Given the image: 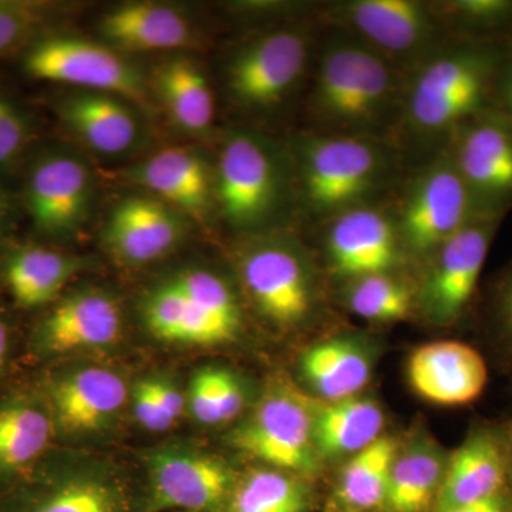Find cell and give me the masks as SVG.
<instances>
[{"mask_svg": "<svg viewBox=\"0 0 512 512\" xmlns=\"http://www.w3.org/2000/svg\"><path fill=\"white\" fill-rule=\"evenodd\" d=\"M6 217H8V202H6L5 194L0 190V229L3 228Z\"/></svg>", "mask_w": 512, "mask_h": 512, "instance_id": "7bdbcfd3", "label": "cell"}, {"mask_svg": "<svg viewBox=\"0 0 512 512\" xmlns=\"http://www.w3.org/2000/svg\"><path fill=\"white\" fill-rule=\"evenodd\" d=\"M511 45L458 37L444 43L424 60L407 90L409 123L419 133L453 136L467 121L494 109Z\"/></svg>", "mask_w": 512, "mask_h": 512, "instance_id": "6da1fadb", "label": "cell"}, {"mask_svg": "<svg viewBox=\"0 0 512 512\" xmlns=\"http://www.w3.org/2000/svg\"><path fill=\"white\" fill-rule=\"evenodd\" d=\"M301 372L325 402H336L365 389L372 362L357 340L340 336L309 346L301 357Z\"/></svg>", "mask_w": 512, "mask_h": 512, "instance_id": "4dcf8cb0", "label": "cell"}, {"mask_svg": "<svg viewBox=\"0 0 512 512\" xmlns=\"http://www.w3.org/2000/svg\"><path fill=\"white\" fill-rule=\"evenodd\" d=\"M56 109L64 126L100 156H127L146 137L141 109L113 94L72 90L57 101Z\"/></svg>", "mask_w": 512, "mask_h": 512, "instance_id": "7402d4cb", "label": "cell"}, {"mask_svg": "<svg viewBox=\"0 0 512 512\" xmlns=\"http://www.w3.org/2000/svg\"><path fill=\"white\" fill-rule=\"evenodd\" d=\"M291 174L268 138L235 131L222 143L214 170V201L229 227L258 234L284 211Z\"/></svg>", "mask_w": 512, "mask_h": 512, "instance_id": "8992f818", "label": "cell"}, {"mask_svg": "<svg viewBox=\"0 0 512 512\" xmlns=\"http://www.w3.org/2000/svg\"><path fill=\"white\" fill-rule=\"evenodd\" d=\"M414 392L439 406L476 402L488 383L483 355L457 340L427 343L414 350L407 367Z\"/></svg>", "mask_w": 512, "mask_h": 512, "instance_id": "603a6c76", "label": "cell"}, {"mask_svg": "<svg viewBox=\"0 0 512 512\" xmlns=\"http://www.w3.org/2000/svg\"><path fill=\"white\" fill-rule=\"evenodd\" d=\"M436 13L458 39L512 43V0H451Z\"/></svg>", "mask_w": 512, "mask_h": 512, "instance_id": "e575fe53", "label": "cell"}, {"mask_svg": "<svg viewBox=\"0 0 512 512\" xmlns=\"http://www.w3.org/2000/svg\"><path fill=\"white\" fill-rule=\"evenodd\" d=\"M247 387L238 373L205 365L192 373L185 402L187 413L201 426L217 427L237 420L247 407Z\"/></svg>", "mask_w": 512, "mask_h": 512, "instance_id": "836d02e7", "label": "cell"}, {"mask_svg": "<svg viewBox=\"0 0 512 512\" xmlns=\"http://www.w3.org/2000/svg\"><path fill=\"white\" fill-rule=\"evenodd\" d=\"M141 323L151 338L165 345L220 346L234 342V333L185 295L170 276L141 296Z\"/></svg>", "mask_w": 512, "mask_h": 512, "instance_id": "d4e9b609", "label": "cell"}, {"mask_svg": "<svg viewBox=\"0 0 512 512\" xmlns=\"http://www.w3.org/2000/svg\"><path fill=\"white\" fill-rule=\"evenodd\" d=\"M504 215H483L436 251L420 293L421 308L436 325H450L476 295L488 251Z\"/></svg>", "mask_w": 512, "mask_h": 512, "instance_id": "9a60e30c", "label": "cell"}, {"mask_svg": "<svg viewBox=\"0 0 512 512\" xmlns=\"http://www.w3.org/2000/svg\"><path fill=\"white\" fill-rule=\"evenodd\" d=\"M311 503L305 477L261 466L238 473L218 512H308Z\"/></svg>", "mask_w": 512, "mask_h": 512, "instance_id": "1f68e13d", "label": "cell"}, {"mask_svg": "<svg viewBox=\"0 0 512 512\" xmlns=\"http://www.w3.org/2000/svg\"><path fill=\"white\" fill-rule=\"evenodd\" d=\"M188 220L183 212L153 195H127L111 208L101 238L117 264L140 268L180 247L187 237Z\"/></svg>", "mask_w": 512, "mask_h": 512, "instance_id": "ac0fdd59", "label": "cell"}, {"mask_svg": "<svg viewBox=\"0 0 512 512\" xmlns=\"http://www.w3.org/2000/svg\"><path fill=\"white\" fill-rule=\"evenodd\" d=\"M512 426L478 423L448 457L433 510L476 503L508 488Z\"/></svg>", "mask_w": 512, "mask_h": 512, "instance_id": "ffe728a7", "label": "cell"}, {"mask_svg": "<svg viewBox=\"0 0 512 512\" xmlns=\"http://www.w3.org/2000/svg\"><path fill=\"white\" fill-rule=\"evenodd\" d=\"M448 150L458 173L485 214L512 208V123L491 109L467 121L451 136Z\"/></svg>", "mask_w": 512, "mask_h": 512, "instance_id": "2e32d148", "label": "cell"}, {"mask_svg": "<svg viewBox=\"0 0 512 512\" xmlns=\"http://www.w3.org/2000/svg\"><path fill=\"white\" fill-rule=\"evenodd\" d=\"M126 468L83 448L56 444L0 498V512H137Z\"/></svg>", "mask_w": 512, "mask_h": 512, "instance_id": "7a4b0ae2", "label": "cell"}, {"mask_svg": "<svg viewBox=\"0 0 512 512\" xmlns=\"http://www.w3.org/2000/svg\"><path fill=\"white\" fill-rule=\"evenodd\" d=\"M131 183L185 217L205 220L214 204V170L192 147H168L126 171Z\"/></svg>", "mask_w": 512, "mask_h": 512, "instance_id": "cb8c5ba5", "label": "cell"}, {"mask_svg": "<svg viewBox=\"0 0 512 512\" xmlns=\"http://www.w3.org/2000/svg\"><path fill=\"white\" fill-rule=\"evenodd\" d=\"M237 271L255 311L279 329L298 328L316 305L311 261L295 239L255 235L238 249Z\"/></svg>", "mask_w": 512, "mask_h": 512, "instance_id": "52a82bcc", "label": "cell"}, {"mask_svg": "<svg viewBox=\"0 0 512 512\" xmlns=\"http://www.w3.org/2000/svg\"><path fill=\"white\" fill-rule=\"evenodd\" d=\"M491 315L498 335L512 352V264L494 286Z\"/></svg>", "mask_w": 512, "mask_h": 512, "instance_id": "f35d334b", "label": "cell"}, {"mask_svg": "<svg viewBox=\"0 0 512 512\" xmlns=\"http://www.w3.org/2000/svg\"><path fill=\"white\" fill-rule=\"evenodd\" d=\"M13 348H15V333H13L12 320L8 313L0 308V394L3 392L2 383L8 373Z\"/></svg>", "mask_w": 512, "mask_h": 512, "instance_id": "b9f144b4", "label": "cell"}, {"mask_svg": "<svg viewBox=\"0 0 512 512\" xmlns=\"http://www.w3.org/2000/svg\"><path fill=\"white\" fill-rule=\"evenodd\" d=\"M153 86L173 123L192 136L210 133L215 100L207 74L188 57H171L154 73Z\"/></svg>", "mask_w": 512, "mask_h": 512, "instance_id": "f546056e", "label": "cell"}, {"mask_svg": "<svg viewBox=\"0 0 512 512\" xmlns=\"http://www.w3.org/2000/svg\"><path fill=\"white\" fill-rule=\"evenodd\" d=\"M399 450L396 439L382 434L370 446L349 458L340 471L336 488L338 500L346 510L366 512L383 507Z\"/></svg>", "mask_w": 512, "mask_h": 512, "instance_id": "d6a6232c", "label": "cell"}, {"mask_svg": "<svg viewBox=\"0 0 512 512\" xmlns=\"http://www.w3.org/2000/svg\"><path fill=\"white\" fill-rule=\"evenodd\" d=\"M485 214L458 173L450 153L437 158L407 191L396 221L404 247L417 254L437 251Z\"/></svg>", "mask_w": 512, "mask_h": 512, "instance_id": "4fadbf2b", "label": "cell"}, {"mask_svg": "<svg viewBox=\"0 0 512 512\" xmlns=\"http://www.w3.org/2000/svg\"><path fill=\"white\" fill-rule=\"evenodd\" d=\"M35 383L49 407L59 446L83 448L106 439L130 404L131 383L109 363L64 360L46 366Z\"/></svg>", "mask_w": 512, "mask_h": 512, "instance_id": "5b68a950", "label": "cell"}, {"mask_svg": "<svg viewBox=\"0 0 512 512\" xmlns=\"http://www.w3.org/2000/svg\"><path fill=\"white\" fill-rule=\"evenodd\" d=\"M228 440L232 447L264 466L296 476L315 474L319 468L312 399L288 383L271 384Z\"/></svg>", "mask_w": 512, "mask_h": 512, "instance_id": "9c48e42d", "label": "cell"}, {"mask_svg": "<svg viewBox=\"0 0 512 512\" xmlns=\"http://www.w3.org/2000/svg\"><path fill=\"white\" fill-rule=\"evenodd\" d=\"M83 268L79 256L39 245H19L5 255L2 279L15 305L32 311L55 303Z\"/></svg>", "mask_w": 512, "mask_h": 512, "instance_id": "4316f807", "label": "cell"}, {"mask_svg": "<svg viewBox=\"0 0 512 512\" xmlns=\"http://www.w3.org/2000/svg\"><path fill=\"white\" fill-rule=\"evenodd\" d=\"M312 37L301 26H285L252 37L227 64V89L242 109L278 106L296 89L311 59Z\"/></svg>", "mask_w": 512, "mask_h": 512, "instance_id": "7c38bea8", "label": "cell"}, {"mask_svg": "<svg viewBox=\"0 0 512 512\" xmlns=\"http://www.w3.org/2000/svg\"><path fill=\"white\" fill-rule=\"evenodd\" d=\"M29 140V120L6 94L0 92V170H6L19 160Z\"/></svg>", "mask_w": 512, "mask_h": 512, "instance_id": "74e56055", "label": "cell"}, {"mask_svg": "<svg viewBox=\"0 0 512 512\" xmlns=\"http://www.w3.org/2000/svg\"><path fill=\"white\" fill-rule=\"evenodd\" d=\"M494 109L512 123V45L498 77Z\"/></svg>", "mask_w": 512, "mask_h": 512, "instance_id": "60d3db41", "label": "cell"}, {"mask_svg": "<svg viewBox=\"0 0 512 512\" xmlns=\"http://www.w3.org/2000/svg\"><path fill=\"white\" fill-rule=\"evenodd\" d=\"M508 488H510L512 494V446L510 453V464H508Z\"/></svg>", "mask_w": 512, "mask_h": 512, "instance_id": "ee69618b", "label": "cell"}, {"mask_svg": "<svg viewBox=\"0 0 512 512\" xmlns=\"http://www.w3.org/2000/svg\"><path fill=\"white\" fill-rule=\"evenodd\" d=\"M399 94L394 63L362 40L338 39L320 56L311 94L313 116L332 134L372 137Z\"/></svg>", "mask_w": 512, "mask_h": 512, "instance_id": "3957f363", "label": "cell"}, {"mask_svg": "<svg viewBox=\"0 0 512 512\" xmlns=\"http://www.w3.org/2000/svg\"><path fill=\"white\" fill-rule=\"evenodd\" d=\"M312 416L313 440L320 458L352 457L382 436V409L365 397L319 403L312 400Z\"/></svg>", "mask_w": 512, "mask_h": 512, "instance_id": "83f0119b", "label": "cell"}, {"mask_svg": "<svg viewBox=\"0 0 512 512\" xmlns=\"http://www.w3.org/2000/svg\"><path fill=\"white\" fill-rule=\"evenodd\" d=\"M431 512H512V494L510 488H505L501 493L485 498V500L476 501V503Z\"/></svg>", "mask_w": 512, "mask_h": 512, "instance_id": "ab89813d", "label": "cell"}, {"mask_svg": "<svg viewBox=\"0 0 512 512\" xmlns=\"http://www.w3.org/2000/svg\"><path fill=\"white\" fill-rule=\"evenodd\" d=\"M403 241L396 221L370 205L336 215L326 234L333 272L353 279L392 274L402 261Z\"/></svg>", "mask_w": 512, "mask_h": 512, "instance_id": "d6986e66", "label": "cell"}, {"mask_svg": "<svg viewBox=\"0 0 512 512\" xmlns=\"http://www.w3.org/2000/svg\"><path fill=\"white\" fill-rule=\"evenodd\" d=\"M120 301L99 286H83L60 296L37 319L26 339L30 362L55 365L114 348L123 339Z\"/></svg>", "mask_w": 512, "mask_h": 512, "instance_id": "30bf717a", "label": "cell"}, {"mask_svg": "<svg viewBox=\"0 0 512 512\" xmlns=\"http://www.w3.org/2000/svg\"><path fill=\"white\" fill-rule=\"evenodd\" d=\"M335 18L392 63L421 57L446 32L433 8L414 0H355L338 6Z\"/></svg>", "mask_w": 512, "mask_h": 512, "instance_id": "e0dca14e", "label": "cell"}, {"mask_svg": "<svg viewBox=\"0 0 512 512\" xmlns=\"http://www.w3.org/2000/svg\"><path fill=\"white\" fill-rule=\"evenodd\" d=\"M30 77L66 84L73 90L113 94L150 107L143 74L113 47L76 36H50L33 43L23 60Z\"/></svg>", "mask_w": 512, "mask_h": 512, "instance_id": "8fae6325", "label": "cell"}, {"mask_svg": "<svg viewBox=\"0 0 512 512\" xmlns=\"http://www.w3.org/2000/svg\"><path fill=\"white\" fill-rule=\"evenodd\" d=\"M137 512H218L238 473L225 458L188 440L144 453Z\"/></svg>", "mask_w": 512, "mask_h": 512, "instance_id": "ba28073f", "label": "cell"}, {"mask_svg": "<svg viewBox=\"0 0 512 512\" xmlns=\"http://www.w3.org/2000/svg\"><path fill=\"white\" fill-rule=\"evenodd\" d=\"M448 457L433 440L417 437L400 448L390 474L386 512H430L436 505Z\"/></svg>", "mask_w": 512, "mask_h": 512, "instance_id": "f1b7e54d", "label": "cell"}, {"mask_svg": "<svg viewBox=\"0 0 512 512\" xmlns=\"http://www.w3.org/2000/svg\"><path fill=\"white\" fill-rule=\"evenodd\" d=\"M346 302L350 311L372 322H394L412 311L413 296L403 282L392 274L353 279Z\"/></svg>", "mask_w": 512, "mask_h": 512, "instance_id": "d590c367", "label": "cell"}, {"mask_svg": "<svg viewBox=\"0 0 512 512\" xmlns=\"http://www.w3.org/2000/svg\"><path fill=\"white\" fill-rule=\"evenodd\" d=\"M295 165L303 204L318 217L367 205L393 173L389 154L375 138L346 134L299 138Z\"/></svg>", "mask_w": 512, "mask_h": 512, "instance_id": "277c9868", "label": "cell"}, {"mask_svg": "<svg viewBox=\"0 0 512 512\" xmlns=\"http://www.w3.org/2000/svg\"><path fill=\"white\" fill-rule=\"evenodd\" d=\"M42 3L0 0V56L22 46L45 20Z\"/></svg>", "mask_w": 512, "mask_h": 512, "instance_id": "8d00e7d4", "label": "cell"}, {"mask_svg": "<svg viewBox=\"0 0 512 512\" xmlns=\"http://www.w3.org/2000/svg\"><path fill=\"white\" fill-rule=\"evenodd\" d=\"M55 426L35 382L0 394V498L56 446Z\"/></svg>", "mask_w": 512, "mask_h": 512, "instance_id": "44dd1931", "label": "cell"}, {"mask_svg": "<svg viewBox=\"0 0 512 512\" xmlns=\"http://www.w3.org/2000/svg\"><path fill=\"white\" fill-rule=\"evenodd\" d=\"M99 32L117 52H170L190 46L194 35L187 16L158 2H131L100 19Z\"/></svg>", "mask_w": 512, "mask_h": 512, "instance_id": "484cf974", "label": "cell"}, {"mask_svg": "<svg viewBox=\"0 0 512 512\" xmlns=\"http://www.w3.org/2000/svg\"><path fill=\"white\" fill-rule=\"evenodd\" d=\"M94 201V177L84 158L50 151L30 167L26 208L33 227L52 239L73 237L86 224Z\"/></svg>", "mask_w": 512, "mask_h": 512, "instance_id": "5bb4252c", "label": "cell"}]
</instances>
